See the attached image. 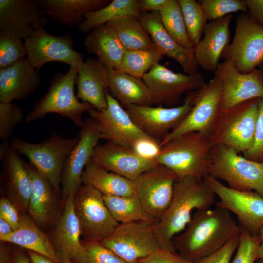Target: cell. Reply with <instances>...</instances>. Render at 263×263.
Masks as SVG:
<instances>
[{"label": "cell", "instance_id": "obj_1", "mask_svg": "<svg viewBox=\"0 0 263 263\" xmlns=\"http://www.w3.org/2000/svg\"><path fill=\"white\" fill-rule=\"evenodd\" d=\"M240 233L238 224L224 208L196 210L172 244L183 257L196 262L214 253Z\"/></svg>", "mask_w": 263, "mask_h": 263}, {"label": "cell", "instance_id": "obj_2", "mask_svg": "<svg viewBox=\"0 0 263 263\" xmlns=\"http://www.w3.org/2000/svg\"><path fill=\"white\" fill-rule=\"evenodd\" d=\"M215 202V194L204 179L191 177L178 179L170 205L154 225V234L160 248L176 251L172 240L186 228L193 211L209 209Z\"/></svg>", "mask_w": 263, "mask_h": 263}, {"label": "cell", "instance_id": "obj_3", "mask_svg": "<svg viewBox=\"0 0 263 263\" xmlns=\"http://www.w3.org/2000/svg\"><path fill=\"white\" fill-rule=\"evenodd\" d=\"M234 149L213 145L209 151L206 173L226 182L228 187L241 191H255L263 197V162L249 160Z\"/></svg>", "mask_w": 263, "mask_h": 263}, {"label": "cell", "instance_id": "obj_4", "mask_svg": "<svg viewBox=\"0 0 263 263\" xmlns=\"http://www.w3.org/2000/svg\"><path fill=\"white\" fill-rule=\"evenodd\" d=\"M78 65L70 66L66 73L58 72L52 77L47 92L35 103L25 121L30 123L47 114L56 113L70 119L78 127L84 122L82 115L94 109L90 104L80 102L75 94V85Z\"/></svg>", "mask_w": 263, "mask_h": 263}, {"label": "cell", "instance_id": "obj_5", "mask_svg": "<svg viewBox=\"0 0 263 263\" xmlns=\"http://www.w3.org/2000/svg\"><path fill=\"white\" fill-rule=\"evenodd\" d=\"M212 145L206 134L189 132L162 145L155 158L158 164L174 171L178 179L191 177L202 179Z\"/></svg>", "mask_w": 263, "mask_h": 263}, {"label": "cell", "instance_id": "obj_6", "mask_svg": "<svg viewBox=\"0 0 263 263\" xmlns=\"http://www.w3.org/2000/svg\"><path fill=\"white\" fill-rule=\"evenodd\" d=\"M260 98L219 111L207 135L212 144L224 145L238 153L249 150L254 140Z\"/></svg>", "mask_w": 263, "mask_h": 263}, {"label": "cell", "instance_id": "obj_7", "mask_svg": "<svg viewBox=\"0 0 263 263\" xmlns=\"http://www.w3.org/2000/svg\"><path fill=\"white\" fill-rule=\"evenodd\" d=\"M79 139V135L68 138L53 133L40 143H31L15 137L10 144L19 153L27 157L29 162L46 177L59 195L65 161Z\"/></svg>", "mask_w": 263, "mask_h": 263}, {"label": "cell", "instance_id": "obj_8", "mask_svg": "<svg viewBox=\"0 0 263 263\" xmlns=\"http://www.w3.org/2000/svg\"><path fill=\"white\" fill-rule=\"evenodd\" d=\"M158 222L142 220L120 223L100 242L127 263H136L160 249L154 231Z\"/></svg>", "mask_w": 263, "mask_h": 263}, {"label": "cell", "instance_id": "obj_9", "mask_svg": "<svg viewBox=\"0 0 263 263\" xmlns=\"http://www.w3.org/2000/svg\"><path fill=\"white\" fill-rule=\"evenodd\" d=\"M203 179L220 198L216 206L234 213L240 230L252 236H259L263 226V197L255 191L230 188L207 173Z\"/></svg>", "mask_w": 263, "mask_h": 263}, {"label": "cell", "instance_id": "obj_10", "mask_svg": "<svg viewBox=\"0 0 263 263\" xmlns=\"http://www.w3.org/2000/svg\"><path fill=\"white\" fill-rule=\"evenodd\" d=\"M74 204L84 240L100 241L119 224L108 210L103 195L91 186H80L74 195Z\"/></svg>", "mask_w": 263, "mask_h": 263}, {"label": "cell", "instance_id": "obj_11", "mask_svg": "<svg viewBox=\"0 0 263 263\" xmlns=\"http://www.w3.org/2000/svg\"><path fill=\"white\" fill-rule=\"evenodd\" d=\"M235 23L233 40L221 58L231 60L241 73H248L263 61V27L245 13L238 15Z\"/></svg>", "mask_w": 263, "mask_h": 263}, {"label": "cell", "instance_id": "obj_12", "mask_svg": "<svg viewBox=\"0 0 263 263\" xmlns=\"http://www.w3.org/2000/svg\"><path fill=\"white\" fill-rule=\"evenodd\" d=\"M178 178L167 167L157 164L133 181L135 193L145 212L159 221L170 205Z\"/></svg>", "mask_w": 263, "mask_h": 263}, {"label": "cell", "instance_id": "obj_13", "mask_svg": "<svg viewBox=\"0 0 263 263\" xmlns=\"http://www.w3.org/2000/svg\"><path fill=\"white\" fill-rule=\"evenodd\" d=\"M197 91L188 92L180 106L165 108L131 105L124 108L144 134L161 142L178 127L191 110Z\"/></svg>", "mask_w": 263, "mask_h": 263}, {"label": "cell", "instance_id": "obj_14", "mask_svg": "<svg viewBox=\"0 0 263 263\" xmlns=\"http://www.w3.org/2000/svg\"><path fill=\"white\" fill-rule=\"evenodd\" d=\"M142 79L153 104L158 106H172L179 102L183 94L199 90L206 83L198 72L191 75L175 73L159 63L146 73Z\"/></svg>", "mask_w": 263, "mask_h": 263}, {"label": "cell", "instance_id": "obj_15", "mask_svg": "<svg viewBox=\"0 0 263 263\" xmlns=\"http://www.w3.org/2000/svg\"><path fill=\"white\" fill-rule=\"evenodd\" d=\"M214 76L222 85L219 111L263 97V79L258 68L248 73H241L231 60H225L219 63Z\"/></svg>", "mask_w": 263, "mask_h": 263}, {"label": "cell", "instance_id": "obj_16", "mask_svg": "<svg viewBox=\"0 0 263 263\" xmlns=\"http://www.w3.org/2000/svg\"><path fill=\"white\" fill-rule=\"evenodd\" d=\"M26 59L38 71L51 62H59L70 66L83 61V54L74 49V41L69 35L54 36L44 28L36 31L24 40Z\"/></svg>", "mask_w": 263, "mask_h": 263}, {"label": "cell", "instance_id": "obj_17", "mask_svg": "<svg viewBox=\"0 0 263 263\" xmlns=\"http://www.w3.org/2000/svg\"><path fill=\"white\" fill-rule=\"evenodd\" d=\"M222 93L220 81L213 77L197 91L194 105L188 115L161 142L160 147L183 134L198 132L209 134L219 110Z\"/></svg>", "mask_w": 263, "mask_h": 263}, {"label": "cell", "instance_id": "obj_18", "mask_svg": "<svg viewBox=\"0 0 263 263\" xmlns=\"http://www.w3.org/2000/svg\"><path fill=\"white\" fill-rule=\"evenodd\" d=\"M78 135L79 141L67 156L63 169L61 184L63 203L74 196L82 185L84 169L99 140L102 139L96 121L91 117L84 120Z\"/></svg>", "mask_w": 263, "mask_h": 263}, {"label": "cell", "instance_id": "obj_19", "mask_svg": "<svg viewBox=\"0 0 263 263\" xmlns=\"http://www.w3.org/2000/svg\"><path fill=\"white\" fill-rule=\"evenodd\" d=\"M107 108L94 109L88 113L97 122L102 139L123 146L133 148L139 140L150 137L144 134L134 124L119 102L106 91Z\"/></svg>", "mask_w": 263, "mask_h": 263}, {"label": "cell", "instance_id": "obj_20", "mask_svg": "<svg viewBox=\"0 0 263 263\" xmlns=\"http://www.w3.org/2000/svg\"><path fill=\"white\" fill-rule=\"evenodd\" d=\"M49 22L37 0H0V32L25 40Z\"/></svg>", "mask_w": 263, "mask_h": 263}, {"label": "cell", "instance_id": "obj_21", "mask_svg": "<svg viewBox=\"0 0 263 263\" xmlns=\"http://www.w3.org/2000/svg\"><path fill=\"white\" fill-rule=\"evenodd\" d=\"M91 159L107 170L132 181L158 164L155 158L142 157L132 148L108 141L96 146Z\"/></svg>", "mask_w": 263, "mask_h": 263}, {"label": "cell", "instance_id": "obj_22", "mask_svg": "<svg viewBox=\"0 0 263 263\" xmlns=\"http://www.w3.org/2000/svg\"><path fill=\"white\" fill-rule=\"evenodd\" d=\"M1 161L3 188L7 198L20 213H26L32 191L28 165L11 146Z\"/></svg>", "mask_w": 263, "mask_h": 263}, {"label": "cell", "instance_id": "obj_23", "mask_svg": "<svg viewBox=\"0 0 263 263\" xmlns=\"http://www.w3.org/2000/svg\"><path fill=\"white\" fill-rule=\"evenodd\" d=\"M75 84L78 100L99 111L107 108L106 91L109 90L108 68L98 59L86 58L79 64Z\"/></svg>", "mask_w": 263, "mask_h": 263}, {"label": "cell", "instance_id": "obj_24", "mask_svg": "<svg viewBox=\"0 0 263 263\" xmlns=\"http://www.w3.org/2000/svg\"><path fill=\"white\" fill-rule=\"evenodd\" d=\"M233 14L207 23L203 37L194 46L195 57L202 69L214 72L222 54L229 44L230 24Z\"/></svg>", "mask_w": 263, "mask_h": 263}, {"label": "cell", "instance_id": "obj_25", "mask_svg": "<svg viewBox=\"0 0 263 263\" xmlns=\"http://www.w3.org/2000/svg\"><path fill=\"white\" fill-rule=\"evenodd\" d=\"M40 81L39 71L26 58L0 70V102L10 103L26 99Z\"/></svg>", "mask_w": 263, "mask_h": 263}, {"label": "cell", "instance_id": "obj_26", "mask_svg": "<svg viewBox=\"0 0 263 263\" xmlns=\"http://www.w3.org/2000/svg\"><path fill=\"white\" fill-rule=\"evenodd\" d=\"M139 19L149 33L156 49L177 61L187 74L197 72L198 65L193 50L181 46L169 35L162 23L159 12L142 13Z\"/></svg>", "mask_w": 263, "mask_h": 263}, {"label": "cell", "instance_id": "obj_27", "mask_svg": "<svg viewBox=\"0 0 263 263\" xmlns=\"http://www.w3.org/2000/svg\"><path fill=\"white\" fill-rule=\"evenodd\" d=\"M28 165L32 191L27 212L36 224L45 225L53 222L56 216L57 194L46 177L30 162Z\"/></svg>", "mask_w": 263, "mask_h": 263}, {"label": "cell", "instance_id": "obj_28", "mask_svg": "<svg viewBox=\"0 0 263 263\" xmlns=\"http://www.w3.org/2000/svg\"><path fill=\"white\" fill-rule=\"evenodd\" d=\"M86 52L94 54L108 69H117L127 50L115 31L107 24L94 28L85 36Z\"/></svg>", "mask_w": 263, "mask_h": 263}, {"label": "cell", "instance_id": "obj_29", "mask_svg": "<svg viewBox=\"0 0 263 263\" xmlns=\"http://www.w3.org/2000/svg\"><path fill=\"white\" fill-rule=\"evenodd\" d=\"M42 14L52 20L72 27H78L84 14L100 9L110 0H37Z\"/></svg>", "mask_w": 263, "mask_h": 263}, {"label": "cell", "instance_id": "obj_30", "mask_svg": "<svg viewBox=\"0 0 263 263\" xmlns=\"http://www.w3.org/2000/svg\"><path fill=\"white\" fill-rule=\"evenodd\" d=\"M74 196H70L64 203L62 213L53 232L52 242L57 252H62L71 260L76 258L82 248L80 237L81 231L75 215Z\"/></svg>", "mask_w": 263, "mask_h": 263}, {"label": "cell", "instance_id": "obj_31", "mask_svg": "<svg viewBox=\"0 0 263 263\" xmlns=\"http://www.w3.org/2000/svg\"><path fill=\"white\" fill-rule=\"evenodd\" d=\"M0 239L2 242L12 243L25 250L43 255L56 263H61L52 241L26 213H20V224L17 230Z\"/></svg>", "mask_w": 263, "mask_h": 263}, {"label": "cell", "instance_id": "obj_32", "mask_svg": "<svg viewBox=\"0 0 263 263\" xmlns=\"http://www.w3.org/2000/svg\"><path fill=\"white\" fill-rule=\"evenodd\" d=\"M109 91L125 108L131 105L152 106L148 88L141 78L118 70L108 69Z\"/></svg>", "mask_w": 263, "mask_h": 263}, {"label": "cell", "instance_id": "obj_33", "mask_svg": "<svg viewBox=\"0 0 263 263\" xmlns=\"http://www.w3.org/2000/svg\"><path fill=\"white\" fill-rule=\"evenodd\" d=\"M81 181L104 195L131 196L135 193L133 181L107 170L91 159L84 169Z\"/></svg>", "mask_w": 263, "mask_h": 263}, {"label": "cell", "instance_id": "obj_34", "mask_svg": "<svg viewBox=\"0 0 263 263\" xmlns=\"http://www.w3.org/2000/svg\"><path fill=\"white\" fill-rule=\"evenodd\" d=\"M141 14L138 0H113L100 9L85 13L84 20L78 28L82 33H88L95 27L119 19H139Z\"/></svg>", "mask_w": 263, "mask_h": 263}, {"label": "cell", "instance_id": "obj_35", "mask_svg": "<svg viewBox=\"0 0 263 263\" xmlns=\"http://www.w3.org/2000/svg\"><path fill=\"white\" fill-rule=\"evenodd\" d=\"M106 24L114 29L126 50L156 49L149 33L139 19L123 18Z\"/></svg>", "mask_w": 263, "mask_h": 263}, {"label": "cell", "instance_id": "obj_36", "mask_svg": "<svg viewBox=\"0 0 263 263\" xmlns=\"http://www.w3.org/2000/svg\"><path fill=\"white\" fill-rule=\"evenodd\" d=\"M103 199L111 215L119 224L142 220L155 221L145 212L135 193L131 196L103 195Z\"/></svg>", "mask_w": 263, "mask_h": 263}, {"label": "cell", "instance_id": "obj_37", "mask_svg": "<svg viewBox=\"0 0 263 263\" xmlns=\"http://www.w3.org/2000/svg\"><path fill=\"white\" fill-rule=\"evenodd\" d=\"M164 55L157 49L127 50L117 70L142 79Z\"/></svg>", "mask_w": 263, "mask_h": 263}, {"label": "cell", "instance_id": "obj_38", "mask_svg": "<svg viewBox=\"0 0 263 263\" xmlns=\"http://www.w3.org/2000/svg\"><path fill=\"white\" fill-rule=\"evenodd\" d=\"M162 23L169 35L179 45L193 50L184 22L178 0H168L159 11Z\"/></svg>", "mask_w": 263, "mask_h": 263}, {"label": "cell", "instance_id": "obj_39", "mask_svg": "<svg viewBox=\"0 0 263 263\" xmlns=\"http://www.w3.org/2000/svg\"><path fill=\"white\" fill-rule=\"evenodd\" d=\"M189 39L194 46L202 38L207 19L198 1L178 0Z\"/></svg>", "mask_w": 263, "mask_h": 263}, {"label": "cell", "instance_id": "obj_40", "mask_svg": "<svg viewBox=\"0 0 263 263\" xmlns=\"http://www.w3.org/2000/svg\"><path fill=\"white\" fill-rule=\"evenodd\" d=\"M26 56L24 40L8 32H0V70L23 60Z\"/></svg>", "mask_w": 263, "mask_h": 263}, {"label": "cell", "instance_id": "obj_41", "mask_svg": "<svg viewBox=\"0 0 263 263\" xmlns=\"http://www.w3.org/2000/svg\"><path fill=\"white\" fill-rule=\"evenodd\" d=\"M82 252L73 263H127L99 241H81Z\"/></svg>", "mask_w": 263, "mask_h": 263}, {"label": "cell", "instance_id": "obj_42", "mask_svg": "<svg viewBox=\"0 0 263 263\" xmlns=\"http://www.w3.org/2000/svg\"><path fill=\"white\" fill-rule=\"evenodd\" d=\"M207 19L213 21L233 13L241 11L247 13L246 0H200Z\"/></svg>", "mask_w": 263, "mask_h": 263}, {"label": "cell", "instance_id": "obj_43", "mask_svg": "<svg viewBox=\"0 0 263 263\" xmlns=\"http://www.w3.org/2000/svg\"><path fill=\"white\" fill-rule=\"evenodd\" d=\"M24 119L23 111L19 106L12 103L0 102V139L8 141L15 128Z\"/></svg>", "mask_w": 263, "mask_h": 263}, {"label": "cell", "instance_id": "obj_44", "mask_svg": "<svg viewBox=\"0 0 263 263\" xmlns=\"http://www.w3.org/2000/svg\"><path fill=\"white\" fill-rule=\"evenodd\" d=\"M260 243L259 235L252 236L240 230L239 245L232 263H256Z\"/></svg>", "mask_w": 263, "mask_h": 263}, {"label": "cell", "instance_id": "obj_45", "mask_svg": "<svg viewBox=\"0 0 263 263\" xmlns=\"http://www.w3.org/2000/svg\"><path fill=\"white\" fill-rule=\"evenodd\" d=\"M258 106L259 113L253 144L243 154L249 160L263 162V97L260 99Z\"/></svg>", "mask_w": 263, "mask_h": 263}, {"label": "cell", "instance_id": "obj_46", "mask_svg": "<svg viewBox=\"0 0 263 263\" xmlns=\"http://www.w3.org/2000/svg\"><path fill=\"white\" fill-rule=\"evenodd\" d=\"M240 234L232 238L219 250L194 263H230L238 246Z\"/></svg>", "mask_w": 263, "mask_h": 263}, {"label": "cell", "instance_id": "obj_47", "mask_svg": "<svg viewBox=\"0 0 263 263\" xmlns=\"http://www.w3.org/2000/svg\"><path fill=\"white\" fill-rule=\"evenodd\" d=\"M136 263H194L183 257L176 251L159 249Z\"/></svg>", "mask_w": 263, "mask_h": 263}, {"label": "cell", "instance_id": "obj_48", "mask_svg": "<svg viewBox=\"0 0 263 263\" xmlns=\"http://www.w3.org/2000/svg\"><path fill=\"white\" fill-rule=\"evenodd\" d=\"M12 202L7 198L2 197L0 200V217L8 222L14 231L20 224V213Z\"/></svg>", "mask_w": 263, "mask_h": 263}, {"label": "cell", "instance_id": "obj_49", "mask_svg": "<svg viewBox=\"0 0 263 263\" xmlns=\"http://www.w3.org/2000/svg\"><path fill=\"white\" fill-rule=\"evenodd\" d=\"M132 149L142 157L155 158L160 150V142L148 137L138 141Z\"/></svg>", "mask_w": 263, "mask_h": 263}, {"label": "cell", "instance_id": "obj_50", "mask_svg": "<svg viewBox=\"0 0 263 263\" xmlns=\"http://www.w3.org/2000/svg\"><path fill=\"white\" fill-rule=\"evenodd\" d=\"M247 14L259 25L263 27V0H246Z\"/></svg>", "mask_w": 263, "mask_h": 263}, {"label": "cell", "instance_id": "obj_51", "mask_svg": "<svg viewBox=\"0 0 263 263\" xmlns=\"http://www.w3.org/2000/svg\"><path fill=\"white\" fill-rule=\"evenodd\" d=\"M168 0H139L141 12H159Z\"/></svg>", "mask_w": 263, "mask_h": 263}, {"label": "cell", "instance_id": "obj_52", "mask_svg": "<svg viewBox=\"0 0 263 263\" xmlns=\"http://www.w3.org/2000/svg\"><path fill=\"white\" fill-rule=\"evenodd\" d=\"M12 263H30L26 250L16 248L13 252Z\"/></svg>", "mask_w": 263, "mask_h": 263}, {"label": "cell", "instance_id": "obj_53", "mask_svg": "<svg viewBox=\"0 0 263 263\" xmlns=\"http://www.w3.org/2000/svg\"><path fill=\"white\" fill-rule=\"evenodd\" d=\"M30 263H56L49 258L34 251L26 250Z\"/></svg>", "mask_w": 263, "mask_h": 263}, {"label": "cell", "instance_id": "obj_54", "mask_svg": "<svg viewBox=\"0 0 263 263\" xmlns=\"http://www.w3.org/2000/svg\"><path fill=\"white\" fill-rule=\"evenodd\" d=\"M14 231L10 224L0 217V239L12 234Z\"/></svg>", "mask_w": 263, "mask_h": 263}, {"label": "cell", "instance_id": "obj_55", "mask_svg": "<svg viewBox=\"0 0 263 263\" xmlns=\"http://www.w3.org/2000/svg\"><path fill=\"white\" fill-rule=\"evenodd\" d=\"M259 236L261 239V243L257 251V260L263 259V226L260 229Z\"/></svg>", "mask_w": 263, "mask_h": 263}, {"label": "cell", "instance_id": "obj_56", "mask_svg": "<svg viewBox=\"0 0 263 263\" xmlns=\"http://www.w3.org/2000/svg\"><path fill=\"white\" fill-rule=\"evenodd\" d=\"M10 146V143L8 141H2L0 144V161H1L3 156L7 151Z\"/></svg>", "mask_w": 263, "mask_h": 263}, {"label": "cell", "instance_id": "obj_57", "mask_svg": "<svg viewBox=\"0 0 263 263\" xmlns=\"http://www.w3.org/2000/svg\"><path fill=\"white\" fill-rule=\"evenodd\" d=\"M59 259L61 263H73L68 256L62 252H57Z\"/></svg>", "mask_w": 263, "mask_h": 263}, {"label": "cell", "instance_id": "obj_58", "mask_svg": "<svg viewBox=\"0 0 263 263\" xmlns=\"http://www.w3.org/2000/svg\"><path fill=\"white\" fill-rule=\"evenodd\" d=\"M259 70L261 72V75H262V78H263V61L262 62V63L259 66L258 68Z\"/></svg>", "mask_w": 263, "mask_h": 263}, {"label": "cell", "instance_id": "obj_59", "mask_svg": "<svg viewBox=\"0 0 263 263\" xmlns=\"http://www.w3.org/2000/svg\"><path fill=\"white\" fill-rule=\"evenodd\" d=\"M256 263H263V259L257 260Z\"/></svg>", "mask_w": 263, "mask_h": 263}]
</instances>
